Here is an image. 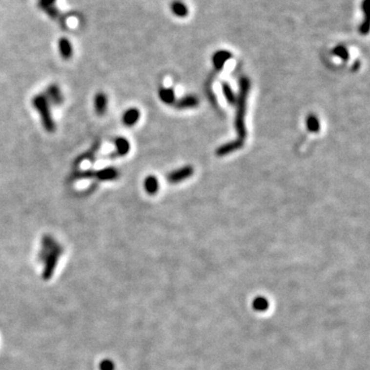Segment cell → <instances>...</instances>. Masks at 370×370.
Instances as JSON below:
<instances>
[{
  "label": "cell",
  "instance_id": "6da1fadb",
  "mask_svg": "<svg viewBox=\"0 0 370 370\" xmlns=\"http://www.w3.org/2000/svg\"><path fill=\"white\" fill-rule=\"evenodd\" d=\"M250 90V81L247 77H243L240 82V94L238 98V107H237V114H236V129L239 135V139L244 141L247 132L244 123V116L246 112V101Z\"/></svg>",
  "mask_w": 370,
  "mask_h": 370
},
{
  "label": "cell",
  "instance_id": "7a4b0ae2",
  "mask_svg": "<svg viewBox=\"0 0 370 370\" xmlns=\"http://www.w3.org/2000/svg\"><path fill=\"white\" fill-rule=\"evenodd\" d=\"M32 105L41 115L43 128L48 133H54L56 124L50 109V103L46 100L44 95H36L32 99Z\"/></svg>",
  "mask_w": 370,
  "mask_h": 370
},
{
  "label": "cell",
  "instance_id": "3957f363",
  "mask_svg": "<svg viewBox=\"0 0 370 370\" xmlns=\"http://www.w3.org/2000/svg\"><path fill=\"white\" fill-rule=\"evenodd\" d=\"M44 97L48 103H52L54 105H60L64 100L60 87L57 84H51L50 86H47Z\"/></svg>",
  "mask_w": 370,
  "mask_h": 370
},
{
  "label": "cell",
  "instance_id": "277c9868",
  "mask_svg": "<svg viewBox=\"0 0 370 370\" xmlns=\"http://www.w3.org/2000/svg\"><path fill=\"white\" fill-rule=\"evenodd\" d=\"M192 173H193L192 167H190V165H186V167H183L181 169L171 172L168 176V180L171 183H178V182L183 181L184 179L190 177Z\"/></svg>",
  "mask_w": 370,
  "mask_h": 370
},
{
  "label": "cell",
  "instance_id": "5b68a950",
  "mask_svg": "<svg viewBox=\"0 0 370 370\" xmlns=\"http://www.w3.org/2000/svg\"><path fill=\"white\" fill-rule=\"evenodd\" d=\"M38 6L52 19H57L59 11L56 7V0H38Z\"/></svg>",
  "mask_w": 370,
  "mask_h": 370
},
{
  "label": "cell",
  "instance_id": "8992f818",
  "mask_svg": "<svg viewBox=\"0 0 370 370\" xmlns=\"http://www.w3.org/2000/svg\"><path fill=\"white\" fill-rule=\"evenodd\" d=\"M243 144H244V141L241 139H237L235 141L228 142L225 145H221L220 147H218L216 150V154L219 155V157H223V155H226L228 153H231L233 151L240 149L243 146Z\"/></svg>",
  "mask_w": 370,
  "mask_h": 370
},
{
  "label": "cell",
  "instance_id": "52a82bcc",
  "mask_svg": "<svg viewBox=\"0 0 370 370\" xmlns=\"http://www.w3.org/2000/svg\"><path fill=\"white\" fill-rule=\"evenodd\" d=\"M231 54L227 51H218L213 55L212 62L214 67L216 68V70H221L225 64L230 59Z\"/></svg>",
  "mask_w": 370,
  "mask_h": 370
},
{
  "label": "cell",
  "instance_id": "ba28073f",
  "mask_svg": "<svg viewBox=\"0 0 370 370\" xmlns=\"http://www.w3.org/2000/svg\"><path fill=\"white\" fill-rule=\"evenodd\" d=\"M120 172L118 169L109 167V168H105L100 171H96L95 172V177L98 178L101 181H110L114 180L119 177Z\"/></svg>",
  "mask_w": 370,
  "mask_h": 370
},
{
  "label": "cell",
  "instance_id": "9c48e42d",
  "mask_svg": "<svg viewBox=\"0 0 370 370\" xmlns=\"http://www.w3.org/2000/svg\"><path fill=\"white\" fill-rule=\"evenodd\" d=\"M94 104H95V110H96L97 114L102 116L105 114V112L107 110V106H108V99H107V97L104 93L100 92L96 95Z\"/></svg>",
  "mask_w": 370,
  "mask_h": 370
},
{
  "label": "cell",
  "instance_id": "30bf717a",
  "mask_svg": "<svg viewBox=\"0 0 370 370\" xmlns=\"http://www.w3.org/2000/svg\"><path fill=\"white\" fill-rule=\"evenodd\" d=\"M140 119V112L138 109L131 108L126 110L123 115V123L126 126H133Z\"/></svg>",
  "mask_w": 370,
  "mask_h": 370
},
{
  "label": "cell",
  "instance_id": "8fae6325",
  "mask_svg": "<svg viewBox=\"0 0 370 370\" xmlns=\"http://www.w3.org/2000/svg\"><path fill=\"white\" fill-rule=\"evenodd\" d=\"M59 50L64 60H69L72 57V45L68 38L63 37L59 41Z\"/></svg>",
  "mask_w": 370,
  "mask_h": 370
},
{
  "label": "cell",
  "instance_id": "7c38bea8",
  "mask_svg": "<svg viewBox=\"0 0 370 370\" xmlns=\"http://www.w3.org/2000/svg\"><path fill=\"white\" fill-rule=\"evenodd\" d=\"M171 7V12L179 18H185L188 15V8L184 2L179 1V0H176V1H173L170 5Z\"/></svg>",
  "mask_w": 370,
  "mask_h": 370
},
{
  "label": "cell",
  "instance_id": "4fadbf2b",
  "mask_svg": "<svg viewBox=\"0 0 370 370\" xmlns=\"http://www.w3.org/2000/svg\"><path fill=\"white\" fill-rule=\"evenodd\" d=\"M159 180L157 177L152 176V175H150V176L146 177L145 180H144V188L146 190V192L149 193V194H155L158 191H159Z\"/></svg>",
  "mask_w": 370,
  "mask_h": 370
},
{
  "label": "cell",
  "instance_id": "5bb4252c",
  "mask_svg": "<svg viewBox=\"0 0 370 370\" xmlns=\"http://www.w3.org/2000/svg\"><path fill=\"white\" fill-rule=\"evenodd\" d=\"M114 145L116 147V153L119 155H125L130 151V143L123 137H118L114 140Z\"/></svg>",
  "mask_w": 370,
  "mask_h": 370
},
{
  "label": "cell",
  "instance_id": "9a60e30c",
  "mask_svg": "<svg viewBox=\"0 0 370 370\" xmlns=\"http://www.w3.org/2000/svg\"><path fill=\"white\" fill-rule=\"evenodd\" d=\"M199 104V100L193 96H187L185 98L179 100L176 104L178 108H192Z\"/></svg>",
  "mask_w": 370,
  "mask_h": 370
},
{
  "label": "cell",
  "instance_id": "2e32d148",
  "mask_svg": "<svg viewBox=\"0 0 370 370\" xmlns=\"http://www.w3.org/2000/svg\"><path fill=\"white\" fill-rule=\"evenodd\" d=\"M159 96L161 100L165 104H172L175 101V94H174V91L171 89H164V87H162V89H160Z\"/></svg>",
  "mask_w": 370,
  "mask_h": 370
},
{
  "label": "cell",
  "instance_id": "e0dca14e",
  "mask_svg": "<svg viewBox=\"0 0 370 370\" xmlns=\"http://www.w3.org/2000/svg\"><path fill=\"white\" fill-rule=\"evenodd\" d=\"M95 172L92 170H87V171H76L73 172L70 175V180H80V179H87V178H93L95 177Z\"/></svg>",
  "mask_w": 370,
  "mask_h": 370
},
{
  "label": "cell",
  "instance_id": "ac0fdd59",
  "mask_svg": "<svg viewBox=\"0 0 370 370\" xmlns=\"http://www.w3.org/2000/svg\"><path fill=\"white\" fill-rule=\"evenodd\" d=\"M99 143H97V144H95V146H94V147H92L89 151H86L85 153H83V154H82L81 155V157L80 158H77V160L75 161V164H80L82 161H85V160H91V159H93L94 158V155H95V153H96V151L97 150H98V148H99Z\"/></svg>",
  "mask_w": 370,
  "mask_h": 370
},
{
  "label": "cell",
  "instance_id": "d6986e66",
  "mask_svg": "<svg viewBox=\"0 0 370 370\" xmlns=\"http://www.w3.org/2000/svg\"><path fill=\"white\" fill-rule=\"evenodd\" d=\"M307 126H308V129L313 133H316L320 130V123H319V121L316 116H314V115L308 116V120H307Z\"/></svg>",
  "mask_w": 370,
  "mask_h": 370
},
{
  "label": "cell",
  "instance_id": "ffe728a7",
  "mask_svg": "<svg viewBox=\"0 0 370 370\" xmlns=\"http://www.w3.org/2000/svg\"><path fill=\"white\" fill-rule=\"evenodd\" d=\"M222 89H223V93H225V96H226V100L230 104H235L237 102V99H236L235 94H233L232 90L230 89V86L228 84H226V83H223Z\"/></svg>",
  "mask_w": 370,
  "mask_h": 370
},
{
  "label": "cell",
  "instance_id": "44dd1931",
  "mask_svg": "<svg viewBox=\"0 0 370 370\" xmlns=\"http://www.w3.org/2000/svg\"><path fill=\"white\" fill-rule=\"evenodd\" d=\"M332 53L335 56L342 58V59L345 61H347L349 59V52L347 51V48L343 45H338V46L334 47V50L332 51Z\"/></svg>",
  "mask_w": 370,
  "mask_h": 370
},
{
  "label": "cell",
  "instance_id": "7402d4cb",
  "mask_svg": "<svg viewBox=\"0 0 370 370\" xmlns=\"http://www.w3.org/2000/svg\"><path fill=\"white\" fill-rule=\"evenodd\" d=\"M368 31H369V17H365L364 22L360 25L359 32H360V34L366 35L368 33Z\"/></svg>",
  "mask_w": 370,
  "mask_h": 370
},
{
  "label": "cell",
  "instance_id": "603a6c76",
  "mask_svg": "<svg viewBox=\"0 0 370 370\" xmlns=\"http://www.w3.org/2000/svg\"><path fill=\"white\" fill-rule=\"evenodd\" d=\"M361 8L362 11L365 15V17H369L368 16V8H369V0H363L362 1V4H361Z\"/></svg>",
  "mask_w": 370,
  "mask_h": 370
}]
</instances>
